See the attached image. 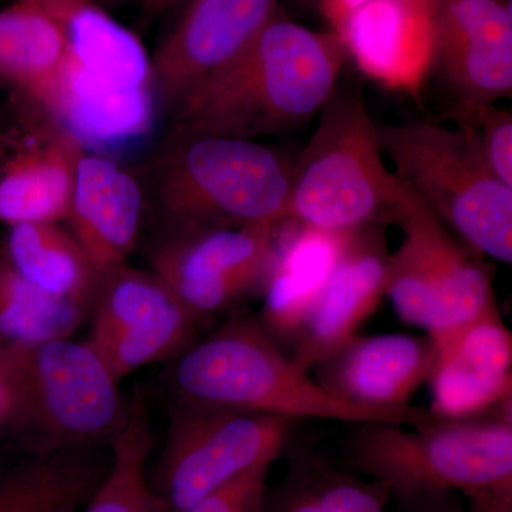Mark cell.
Returning <instances> with one entry per match:
<instances>
[{
	"mask_svg": "<svg viewBox=\"0 0 512 512\" xmlns=\"http://www.w3.org/2000/svg\"><path fill=\"white\" fill-rule=\"evenodd\" d=\"M79 508H66V510L57 511V512H77Z\"/></svg>",
	"mask_w": 512,
	"mask_h": 512,
	"instance_id": "d6a6232c",
	"label": "cell"
},
{
	"mask_svg": "<svg viewBox=\"0 0 512 512\" xmlns=\"http://www.w3.org/2000/svg\"><path fill=\"white\" fill-rule=\"evenodd\" d=\"M9 228L3 252L13 268L49 295L90 309L99 278L69 229L60 222Z\"/></svg>",
	"mask_w": 512,
	"mask_h": 512,
	"instance_id": "cb8c5ba5",
	"label": "cell"
},
{
	"mask_svg": "<svg viewBox=\"0 0 512 512\" xmlns=\"http://www.w3.org/2000/svg\"><path fill=\"white\" fill-rule=\"evenodd\" d=\"M63 30L66 63L47 113L107 111L154 96L140 37L93 0H36Z\"/></svg>",
	"mask_w": 512,
	"mask_h": 512,
	"instance_id": "30bf717a",
	"label": "cell"
},
{
	"mask_svg": "<svg viewBox=\"0 0 512 512\" xmlns=\"http://www.w3.org/2000/svg\"><path fill=\"white\" fill-rule=\"evenodd\" d=\"M281 10V0H187L151 56L161 114L173 117L208 77L235 59Z\"/></svg>",
	"mask_w": 512,
	"mask_h": 512,
	"instance_id": "4fadbf2b",
	"label": "cell"
},
{
	"mask_svg": "<svg viewBox=\"0 0 512 512\" xmlns=\"http://www.w3.org/2000/svg\"><path fill=\"white\" fill-rule=\"evenodd\" d=\"M394 224L403 239L387 256L384 296L402 322L426 332L436 357L443 355L471 326L500 315L493 269L412 194Z\"/></svg>",
	"mask_w": 512,
	"mask_h": 512,
	"instance_id": "ba28073f",
	"label": "cell"
},
{
	"mask_svg": "<svg viewBox=\"0 0 512 512\" xmlns=\"http://www.w3.org/2000/svg\"><path fill=\"white\" fill-rule=\"evenodd\" d=\"M278 228L171 229L151 272L198 320L217 315L264 291Z\"/></svg>",
	"mask_w": 512,
	"mask_h": 512,
	"instance_id": "8fae6325",
	"label": "cell"
},
{
	"mask_svg": "<svg viewBox=\"0 0 512 512\" xmlns=\"http://www.w3.org/2000/svg\"><path fill=\"white\" fill-rule=\"evenodd\" d=\"M429 412L463 419L512 402V335L500 315L477 322L434 360Z\"/></svg>",
	"mask_w": 512,
	"mask_h": 512,
	"instance_id": "ffe728a7",
	"label": "cell"
},
{
	"mask_svg": "<svg viewBox=\"0 0 512 512\" xmlns=\"http://www.w3.org/2000/svg\"><path fill=\"white\" fill-rule=\"evenodd\" d=\"M110 464L83 512H160L147 476L154 448L146 396L140 387L126 402L123 417L111 434Z\"/></svg>",
	"mask_w": 512,
	"mask_h": 512,
	"instance_id": "484cf974",
	"label": "cell"
},
{
	"mask_svg": "<svg viewBox=\"0 0 512 512\" xmlns=\"http://www.w3.org/2000/svg\"><path fill=\"white\" fill-rule=\"evenodd\" d=\"M451 117L473 140L488 170L512 188V114L495 104L453 109Z\"/></svg>",
	"mask_w": 512,
	"mask_h": 512,
	"instance_id": "83f0119b",
	"label": "cell"
},
{
	"mask_svg": "<svg viewBox=\"0 0 512 512\" xmlns=\"http://www.w3.org/2000/svg\"><path fill=\"white\" fill-rule=\"evenodd\" d=\"M64 63L63 30L36 0H15L0 10V82L23 103L49 109Z\"/></svg>",
	"mask_w": 512,
	"mask_h": 512,
	"instance_id": "7402d4cb",
	"label": "cell"
},
{
	"mask_svg": "<svg viewBox=\"0 0 512 512\" xmlns=\"http://www.w3.org/2000/svg\"><path fill=\"white\" fill-rule=\"evenodd\" d=\"M93 2H96L97 5H100V6H103V8H106V6L119 5V3L127 2V0H93Z\"/></svg>",
	"mask_w": 512,
	"mask_h": 512,
	"instance_id": "1f68e13d",
	"label": "cell"
},
{
	"mask_svg": "<svg viewBox=\"0 0 512 512\" xmlns=\"http://www.w3.org/2000/svg\"><path fill=\"white\" fill-rule=\"evenodd\" d=\"M386 227L352 232L338 264L293 340V362L309 372L359 336L384 296Z\"/></svg>",
	"mask_w": 512,
	"mask_h": 512,
	"instance_id": "9a60e30c",
	"label": "cell"
},
{
	"mask_svg": "<svg viewBox=\"0 0 512 512\" xmlns=\"http://www.w3.org/2000/svg\"><path fill=\"white\" fill-rule=\"evenodd\" d=\"M97 446L26 454L0 477V512H57L90 500L109 468Z\"/></svg>",
	"mask_w": 512,
	"mask_h": 512,
	"instance_id": "603a6c76",
	"label": "cell"
},
{
	"mask_svg": "<svg viewBox=\"0 0 512 512\" xmlns=\"http://www.w3.org/2000/svg\"><path fill=\"white\" fill-rule=\"evenodd\" d=\"M292 177V158L276 148L180 128H171L156 165L171 229L279 227Z\"/></svg>",
	"mask_w": 512,
	"mask_h": 512,
	"instance_id": "5b68a950",
	"label": "cell"
},
{
	"mask_svg": "<svg viewBox=\"0 0 512 512\" xmlns=\"http://www.w3.org/2000/svg\"><path fill=\"white\" fill-rule=\"evenodd\" d=\"M436 349L424 336H356L315 367L316 382L346 402L389 413H409L410 400L429 380Z\"/></svg>",
	"mask_w": 512,
	"mask_h": 512,
	"instance_id": "e0dca14e",
	"label": "cell"
},
{
	"mask_svg": "<svg viewBox=\"0 0 512 512\" xmlns=\"http://www.w3.org/2000/svg\"><path fill=\"white\" fill-rule=\"evenodd\" d=\"M187 0H140L141 18L153 20L168 10L180 8Z\"/></svg>",
	"mask_w": 512,
	"mask_h": 512,
	"instance_id": "4dcf8cb0",
	"label": "cell"
},
{
	"mask_svg": "<svg viewBox=\"0 0 512 512\" xmlns=\"http://www.w3.org/2000/svg\"><path fill=\"white\" fill-rule=\"evenodd\" d=\"M89 312L30 284L0 251V348L70 338Z\"/></svg>",
	"mask_w": 512,
	"mask_h": 512,
	"instance_id": "4316f807",
	"label": "cell"
},
{
	"mask_svg": "<svg viewBox=\"0 0 512 512\" xmlns=\"http://www.w3.org/2000/svg\"><path fill=\"white\" fill-rule=\"evenodd\" d=\"M144 215L140 181L114 158L82 151L66 222L99 281L127 265Z\"/></svg>",
	"mask_w": 512,
	"mask_h": 512,
	"instance_id": "ac0fdd59",
	"label": "cell"
},
{
	"mask_svg": "<svg viewBox=\"0 0 512 512\" xmlns=\"http://www.w3.org/2000/svg\"><path fill=\"white\" fill-rule=\"evenodd\" d=\"M383 154L417 201L466 247L512 262V188L488 170L461 128L430 121L379 124Z\"/></svg>",
	"mask_w": 512,
	"mask_h": 512,
	"instance_id": "52a82bcc",
	"label": "cell"
},
{
	"mask_svg": "<svg viewBox=\"0 0 512 512\" xmlns=\"http://www.w3.org/2000/svg\"><path fill=\"white\" fill-rule=\"evenodd\" d=\"M433 59L454 109L495 104L512 93L511 0H431Z\"/></svg>",
	"mask_w": 512,
	"mask_h": 512,
	"instance_id": "5bb4252c",
	"label": "cell"
},
{
	"mask_svg": "<svg viewBox=\"0 0 512 512\" xmlns=\"http://www.w3.org/2000/svg\"><path fill=\"white\" fill-rule=\"evenodd\" d=\"M346 59L336 33L305 28L281 9L192 92L171 117L173 128L245 140L289 133L319 114Z\"/></svg>",
	"mask_w": 512,
	"mask_h": 512,
	"instance_id": "6da1fadb",
	"label": "cell"
},
{
	"mask_svg": "<svg viewBox=\"0 0 512 512\" xmlns=\"http://www.w3.org/2000/svg\"><path fill=\"white\" fill-rule=\"evenodd\" d=\"M390 503L382 485L298 450L282 483L269 490L268 512H390Z\"/></svg>",
	"mask_w": 512,
	"mask_h": 512,
	"instance_id": "d4e9b609",
	"label": "cell"
},
{
	"mask_svg": "<svg viewBox=\"0 0 512 512\" xmlns=\"http://www.w3.org/2000/svg\"><path fill=\"white\" fill-rule=\"evenodd\" d=\"M379 124L359 92L335 90L293 160L286 220L332 232L394 224L410 192L387 168Z\"/></svg>",
	"mask_w": 512,
	"mask_h": 512,
	"instance_id": "8992f818",
	"label": "cell"
},
{
	"mask_svg": "<svg viewBox=\"0 0 512 512\" xmlns=\"http://www.w3.org/2000/svg\"><path fill=\"white\" fill-rule=\"evenodd\" d=\"M333 33L360 72L393 92L416 93L431 72V0H366Z\"/></svg>",
	"mask_w": 512,
	"mask_h": 512,
	"instance_id": "2e32d148",
	"label": "cell"
},
{
	"mask_svg": "<svg viewBox=\"0 0 512 512\" xmlns=\"http://www.w3.org/2000/svg\"><path fill=\"white\" fill-rule=\"evenodd\" d=\"M271 468L272 463L249 468L185 512H268Z\"/></svg>",
	"mask_w": 512,
	"mask_h": 512,
	"instance_id": "f1b7e54d",
	"label": "cell"
},
{
	"mask_svg": "<svg viewBox=\"0 0 512 512\" xmlns=\"http://www.w3.org/2000/svg\"><path fill=\"white\" fill-rule=\"evenodd\" d=\"M87 342L117 380L194 343L200 322L153 272L123 265L104 275L90 306Z\"/></svg>",
	"mask_w": 512,
	"mask_h": 512,
	"instance_id": "7c38bea8",
	"label": "cell"
},
{
	"mask_svg": "<svg viewBox=\"0 0 512 512\" xmlns=\"http://www.w3.org/2000/svg\"><path fill=\"white\" fill-rule=\"evenodd\" d=\"M309 2H313L316 5V0H309Z\"/></svg>",
	"mask_w": 512,
	"mask_h": 512,
	"instance_id": "836d02e7",
	"label": "cell"
},
{
	"mask_svg": "<svg viewBox=\"0 0 512 512\" xmlns=\"http://www.w3.org/2000/svg\"><path fill=\"white\" fill-rule=\"evenodd\" d=\"M346 467L394 498L456 493L467 512H512V402L463 419L355 424Z\"/></svg>",
	"mask_w": 512,
	"mask_h": 512,
	"instance_id": "7a4b0ae2",
	"label": "cell"
},
{
	"mask_svg": "<svg viewBox=\"0 0 512 512\" xmlns=\"http://www.w3.org/2000/svg\"><path fill=\"white\" fill-rule=\"evenodd\" d=\"M0 426L26 454L109 443L126 402L89 342L70 338L0 348Z\"/></svg>",
	"mask_w": 512,
	"mask_h": 512,
	"instance_id": "277c9868",
	"label": "cell"
},
{
	"mask_svg": "<svg viewBox=\"0 0 512 512\" xmlns=\"http://www.w3.org/2000/svg\"><path fill=\"white\" fill-rule=\"evenodd\" d=\"M352 232H332L285 221L276 231L259 322L279 340H295L313 303L338 264Z\"/></svg>",
	"mask_w": 512,
	"mask_h": 512,
	"instance_id": "44dd1931",
	"label": "cell"
},
{
	"mask_svg": "<svg viewBox=\"0 0 512 512\" xmlns=\"http://www.w3.org/2000/svg\"><path fill=\"white\" fill-rule=\"evenodd\" d=\"M170 382L175 397L298 421L419 424L427 409L389 413L346 402L316 382L282 350L259 319L237 312L208 338L175 356Z\"/></svg>",
	"mask_w": 512,
	"mask_h": 512,
	"instance_id": "3957f363",
	"label": "cell"
},
{
	"mask_svg": "<svg viewBox=\"0 0 512 512\" xmlns=\"http://www.w3.org/2000/svg\"><path fill=\"white\" fill-rule=\"evenodd\" d=\"M397 512H467L463 498L456 493H430L394 498Z\"/></svg>",
	"mask_w": 512,
	"mask_h": 512,
	"instance_id": "f546056e",
	"label": "cell"
},
{
	"mask_svg": "<svg viewBox=\"0 0 512 512\" xmlns=\"http://www.w3.org/2000/svg\"><path fill=\"white\" fill-rule=\"evenodd\" d=\"M296 421L177 399L151 490L160 512H185L291 447Z\"/></svg>",
	"mask_w": 512,
	"mask_h": 512,
	"instance_id": "9c48e42d",
	"label": "cell"
},
{
	"mask_svg": "<svg viewBox=\"0 0 512 512\" xmlns=\"http://www.w3.org/2000/svg\"><path fill=\"white\" fill-rule=\"evenodd\" d=\"M30 127L0 164V222L66 221L82 147L53 117L28 106Z\"/></svg>",
	"mask_w": 512,
	"mask_h": 512,
	"instance_id": "d6986e66",
	"label": "cell"
}]
</instances>
